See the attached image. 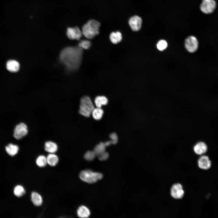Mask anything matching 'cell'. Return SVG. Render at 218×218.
Masks as SVG:
<instances>
[{"label": "cell", "instance_id": "cell-1", "mask_svg": "<svg viewBox=\"0 0 218 218\" xmlns=\"http://www.w3.org/2000/svg\"><path fill=\"white\" fill-rule=\"evenodd\" d=\"M83 49L79 46L68 47L63 49L59 56L60 61L68 69L74 70L79 68L81 63Z\"/></svg>", "mask_w": 218, "mask_h": 218}, {"label": "cell", "instance_id": "cell-2", "mask_svg": "<svg viewBox=\"0 0 218 218\" xmlns=\"http://www.w3.org/2000/svg\"><path fill=\"white\" fill-rule=\"evenodd\" d=\"M100 23L94 20L88 21L82 27V35L86 38L92 39L99 34Z\"/></svg>", "mask_w": 218, "mask_h": 218}, {"label": "cell", "instance_id": "cell-3", "mask_svg": "<svg viewBox=\"0 0 218 218\" xmlns=\"http://www.w3.org/2000/svg\"><path fill=\"white\" fill-rule=\"evenodd\" d=\"M80 179L89 183H93L101 180L103 177L101 173L94 172L90 170H85L81 171L79 174Z\"/></svg>", "mask_w": 218, "mask_h": 218}, {"label": "cell", "instance_id": "cell-4", "mask_svg": "<svg viewBox=\"0 0 218 218\" xmlns=\"http://www.w3.org/2000/svg\"><path fill=\"white\" fill-rule=\"evenodd\" d=\"M94 108V105L89 97L85 96L81 98L79 110L80 114L85 117H89Z\"/></svg>", "mask_w": 218, "mask_h": 218}, {"label": "cell", "instance_id": "cell-5", "mask_svg": "<svg viewBox=\"0 0 218 218\" xmlns=\"http://www.w3.org/2000/svg\"><path fill=\"white\" fill-rule=\"evenodd\" d=\"M216 7V3L214 0H202L200 8L203 13L209 14L214 12Z\"/></svg>", "mask_w": 218, "mask_h": 218}, {"label": "cell", "instance_id": "cell-6", "mask_svg": "<svg viewBox=\"0 0 218 218\" xmlns=\"http://www.w3.org/2000/svg\"><path fill=\"white\" fill-rule=\"evenodd\" d=\"M184 44L186 49L190 53L195 52L198 48V41L196 38L193 36L187 37L185 40Z\"/></svg>", "mask_w": 218, "mask_h": 218}, {"label": "cell", "instance_id": "cell-7", "mask_svg": "<svg viewBox=\"0 0 218 218\" xmlns=\"http://www.w3.org/2000/svg\"><path fill=\"white\" fill-rule=\"evenodd\" d=\"M28 133V130L27 125L24 123H21L15 127L13 136L16 139L20 140L25 136Z\"/></svg>", "mask_w": 218, "mask_h": 218}, {"label": "cell", "instance_id": "cell-8", "mask_svg": "<svg viewBox=\"0 0 218 218\" xmlns=\"http://www.w3.org/2000/svg\"><path fill=\"white\" fill-rule=\"evenodd\" d=\"M170 193L172 197L174 199H182L184 194V191L182 185L179 183L173 184L170 188Z\"/></svg>", "mask_w": 218, "mask_h": 218}, {"label": "cell", "instance_id": "cell-9", "mask_svg": "<svg viewBox=\"0 0 218 218\" xmlns=\"http://www.w3.org/2000/svg\"><path fill=\"white\" fill-rule=\"evenodd\" d=\"M66 35L68 38L70 39L79 40L81 37L82 34L79 28L75 27L68 28Z\"/></svg>", "mask_w": 218, "mask_h": 218}, {"label": "cell", "instance_id": "cell-10", "mask_svg": "<svg viewBox=\"0 0 218 218\" xmlns=\"http://www.w3.org/2000/svg\"><path fill=\"white\" fill-rule=\"evenodd\" d=\"M197 164L200 169L207 170L211 167L212 162L207 156L202 155L197 160Z\"/></svg>", "mask_w": 218, "mask_h": 218}, {"label": "cell", "instance_id": "cell-11", "mask_svg": "<svg viewBox=\"0 0 218 218\" xmlns=\"http://www.w3.org/2000/svg\"><path fill=\"white\" fill-rule=\"evenodd\" d=\"M128 23L133 31H137L139 30L141 28L142 20L140 17L134 15L129 19Z\"/></svg>", "mask_w": 218, "mask_h": 218}, {"label": "cell", "instance_id": "cell-12", "mask_svg": "<svg viewBox=\"0 0 218 218\" xmlns=\"http://www.w3.org/2000/svg\"><path fill=\"white\" fill-rule=\"evenodd\" d=\"M193 150L195 153L198 155H201L205 154L207 150V147L203 142L200 141L194 146Z\"/></svg>", "mask_w": 218, "mask_h": 218}, {"label": "cell", "instance_id": "cell-13", "mask_svg": "<svg viewBox=\"0 0 218 218\" xmlns=\"http://www.w3.org/2000/svg\"><path fill=\"white\" fill-rule=\"evenodd\" d=\"M6 68L8 70L11 72L18 71L20 68L19 63L16 61L10 60L6 63Z\"/></svg>", "mask_w": 218, "mask_h": 218}, {"label": "cell", "instance_id": "cell-14", "mask_svg": "<svg viewBox=\"0 0 218 218\" xmlns=\"http://www.w3.org/2000/svg\"><path fill=\"white\" fill-rule=\"evenodd\" d=\"M78 216L80 218H88L90 215L91 213L89 209L84 206H81L77 211Z\"/></svg>", "mask_w": 218, "mask_h": 218}, {"label": "cell", "instance_id": "cell-15", "mask_svg": "<svg viewBox=\"0 0 218 218\" xmlns=\"http://www.w3.org/2000/svg\"><path fill=\"white\" fill-rule=\"evenodd\" d=\"M45 150L50 153H54L58 150L57 144L51 141L46 142L45 143Z\"/></svg>", "mask_w": 218, "mask_h": 218}, {"label": "cell", "instance_id": "cell-16", "mask_svg": "<svg viewBox=\"0 0 218 218\" xmlns=\"http://www.w3.org/2000/svg\"><path fill=\"white\" fill-rule=\"evenodd\" d=\"M31 200L35 206H39L41 205L43 200L41 195L37 192H33L31 194Z\"/></svg>", "mask_w": 218, "mask_h": 218}, {"label": "cell", "instance_id": "cell-17", "mask_svg": "<svg viewBox=\"0 0 218 218\" xmlns=\"http://www.w3.org/2000/svg\"><path fill=\"white\" fill-rule=\"evenodd\" d=\"M5 149L7 153L11 156L16 154L19 150V147L18 145L11 143L6 146Z\"/></svg>", "mask_w": 218, "mask_h": 218}, {"label": "cell", "instance_id": "cell-18", "mask_svg": "<svg viewBox=\"0 0 218 218\" xmlns=\"http://www.w3.org/2000/svg\"><path fill=\"white\" fill-rule=\"evenodd\" d=\"M111 41L114 44H117L120 42L122 39L121 33L119 31L112 32L110 35Z\"/></svg>", "mask_w": 218, "mask_h": 218}, {"label": "cell", "instance_id": "cell-19", "mask_svg": "<svg viewBox=\"0 0 218 218\" xmlns=\"http://www.w3.org/2000/svg\"><path fill=\"white\" fill-rule=\"evenodd\" d=\"M47 164L51 166H54L58 162V157L54 153H50L47 157Z\"/></svg>", "mask_w": 218, "mask_h": 218}, {"label": "cell", "instance_id": "cell-20", "mask_svg": "<svg viewBox=\"0 0 218 218\" xmlns=\"http://www.w3.org/2000/svg\"><path fill=\"white\" fill-rule=\"evenodd\" d=\"M107 98L104 96H98L95 99L94 102L97 107L101 108L102 106L106 105L108 103Z\"/></svg>", "mask_w": 218, "mask_h": 218}, {"label": "cell", "instance_id": "cell-21", "mask_svg": "<svg viewBox=\"0 0 218 218\" xmlns=\"http://www.w3.org/2000/svg\"><path fill=\"white\" fill-rule=\"evenodd\" d=\"M104 114V111L101 108L97 107L93 109L92 114L93 118L96 120L101 119Z\"/></svg>", "mask_w": 218, "mask_h": 218}, {"label": "cell", "instance_id": "cell-22", "mask_svg": "<svg viewBox=\"0 0 218 218\" xmlns=\"http://www.w3.org/2000/svg\"><path fill=\"white\" fill-rule=\"evenodd\" d=\"M106 147L104 142H101L95 147L93 150L96 156H97L105 151V148Z\"/></svg>", "mask_w": 218, "mask_h": 218}, {"label": "cell", "instance_id": "cell-23", "mask_svg": "<svg viewBox=\"0 0 218 218\" xmlns=\"http://www.w3.org/2000/svg\"><path fill=\"white\" fill-rule=\"evenodd\" d=\"M36 163L40 167H44L47 164V157L43 155L39 156L36 160Z\"/></svg>", "mask_w": 218, "mask_h": 218}, {"label": "cell", "instance_id": "cell-24", "mask_svg": "<svg viewBox=\"0 0 218 218\" xmlns=\"http://www.w3.org/2000/svg\"><path fill=\"white\" fill-rule=\"evenodd\" d=\"M25 191L23 186L18 185L15 187L14 190L15 195L18 197L23 196L25 193Z\"/></svg>", "mask_w": 218, "mask_h": 218}, {"label": "cell", "instance_id": "cell-25", "mask_svg": "<svg viewBox=\"0 0 218 218\" xmlns=\"http://www.w3.org/2000/svg\"><path fill=\"white\" fill-rule=\"evenodd\" d=\"M96 156L94 152L93 151H87L84 155V158L87 161H92Z\"/></svg>", "mask_w": 218, "mask_h": 218}, {"label": "cell", "instance_id": "cell-26", "mask_svg": "<svg viewBox=\"0 0 218 218\" xmlns=\"http://www.w3.org/2000/svg\"><path fill=\"white\" fill-rule=\"evenodd\" d=\"M78 46L82 49H88L91 46V42L88 40H82L79 43Z\"/></svg>", "mask_w": 218, "mask_h": 218}, {"label": "cell", "instance_id": "cell-27", "mask_svg": "<svg viewBox=\"0 0 218 218\" xmlns=\"http://www.w3.org/2000/svg\"><path fill=\"white\" fill-rule=\"evenodd\" d=\"M167 42L164 40H161L159 41L158 42L157 45V49L161 51L165 49L167 47Z\"/></svg>", "mask_w": 218, "mask_h": 218}, {"label": "cell", "instance_id": "cell-28", "mask_svg": "<svg viewBox=\"0 0 218 218\" xmlns=\"http://www.w3.org/2000/svg\"><path fill=\"white\" fill-rule=\"evenodd\" d=\"M109 137L111 138V140L112 144H116L118 142V137L117 134L115 133H112L109 135Z\"/></svg>", "mask_w": 218, "mask_h": 218}, {"label": "cell", "instance_id": "cell-29", "mask_svg": "<svg viewBox=\"0 0 218 218\" xmlns=\"http://www.w3.org/2000/svg\"><path fill=\"white\" fill-rule=\"evenodd\" d=\"M109 156L108 153L106 151L97 156L99 160L101 161L106 160L108 158Z\"/></svg>", "mask_w": 218, "mask_h": 218}]
</instances>
